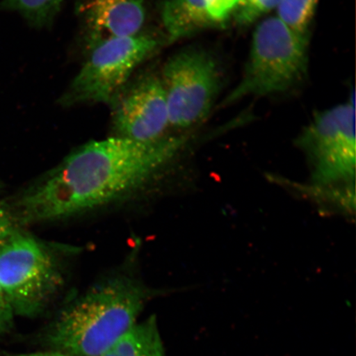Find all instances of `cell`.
<instances>
[{"instance_id":"obj_13","label":"cell","mask_w":356,"mask_h":356,"mask_svg":"<svg viewBox=\"0 0 356 356\" xmlns=\"http://www.w3.org/2000/svg\"><path fill=\"white\" fill-rule=\"evenodd\" d=\"M318 0H282L277 8V17L293 32L309 39Z\"/></svg>"},{"instance_id":"obj_11","label":"cell","mask_w":356,"mask_h":356,"mask_svg":"<svg viewBox=\"0 0 356 356\" xmlns=\"http://www.w3.org/2000/svg\"><path fill=\"white\" fill-rule=\"evenodd\" d=\"M101 356H167L157 318L137 322Z\"/></svg>"},{"instance_id":"obj_2","label":"cell","mask_w":356,"mask_h":356,"mask_svg":"<svg viewBox=\"0 0 356 356\" xmlns=\"http://www.w3.org/2000/svg\"><path fill=\"white\" fill-rule=\"evenodd\" d=\"M146 300L135 280H106L57 315L44 333L47 346L68 356H101L138 322Z\"/></svg>"},{"instance_id":"obj_3","label":"cell","mask_w":356,"mask_h":356,"mask_svg":"<svg viewBox=\"0 0 356 356\" xmlns=\"http://www.w3.org/2000/svg\"><path fill=\"white\" fill-rule=\"evenodd\" d=\"M296 145L311 168V188L319 197L355 210V92L344 104L318 111L300 134Z\"/></svg>"},{"instance_id":"obj_7","label":"cell","mask_w":356,"mask_h":356,"mask_svg":"<svg viewBox=\"0 0 356 356\" xmlns=\"http://www.w3.org/2000/svg\"><path fill=\"white\" fill-rule=\"evenodd\" d=\"M159 75L170 128L185 131L204 123L222 86L216 57L202 49H184L168 58Z\"/></svg>"},{"instance_id":"obj_12","label":"cell","mask_w":356,"mask_h":356,"mask_svg":"<svg viewBox=\"0 0 356 356\" xmlns=\"http://www.w3.org/2000/svg\"><path fill=\"white\" fill-rule=\"evenodd\" d=\"M65 0H3L0 11L19 13L34 29L51 26Z\"/></svg>"},{"instance_id":"obj_9","label":"cell","mask_w":356,"mask_h":356,"mask_svg":"<svg viewBox=\"0 0 356 356\" xmlns=\"http://www.w3.org/2000/svg\"><path fill=\"white\" fill-rule=\"evenodd\" d=\"M149 0H76L75 13L87 50L106 40L145 30Z\"/></svg>"},{"instance_id":"obj_16","label":"cell","mask_w":356,"mask_h":356,"mask_svg":"<svg viewBox=\"0 0 356 356\" xmlns=\"http://www.w3.org/2000/svg\"><path fill=\"white\" fill-rule=\"evenodd\" d=\"M15 316L10 302L0 286V335L10 330Z\"/></svg>"},{"instance_id":"obj_10","label":"cell","mask_w":356,"mask_h":356,"mask_svg":"<svg viewBox=\"0 0 356 356\" xmlns=\"http://www.w3.org/2000/svg\"><path fill=\"white\" fill-rule=\"evenodd\" d=\"M159 17L167 44L222 24L218 17L217 0H162Z\"/></svg>"},{"instance_id":"obj_14","label":"cell","mask_w":356,"mask_h":356,"mask_svg":"<svg viewBox=\"0 0 356 356\" xmlns=\"http://www.w3.org/2000/svg\"><path fill=\"white\" fill-rule=\"evenodd\" d=\"M282 0H239L234 13L236 22L240 25L253 24L266 13L279 7Z\"/></svg>"},{"instance_id":"obj_18","label":"cell","mask_w":356,"mask_h":356,"mask_svg":"<svg viewBox=\"0 0 356 356\" xmlns=\"http://www.w3.org/2000/svg\"><path fill=\"white\" fill-rule=\"evenodd\" d=\"M21 356H68L64 353H60V351L51 350L49 351H44V353H32L28 355H24Z\"/></svg>"},{"instance_id":"obj_6","label":"cell","mask_w":356,"mask_h":356,"mask_svg":"<svg viewBox=\"0 0 356 356\" xmlns=\"http://www.w3.org/2000/svg\"><path fill=\"white\" fill-rule=\"evenodd\" d=\"M62 284L56 256L33 235L17 228L0 245V286L15 315H39Z\"/></svg>"},{"instance_id":"obj_17","label":"cell","mask_w":356,"mask_h":356,"mask_svg":"<svg viewBox=\"0 0 356 356\" xmlns=\"http://www.w3.org/2000/svg\"><path fill=\"white\" fill-rule=\"evenodd\" d=\"M239 0H217V13L222 22L229 19L234 15Z\"/></svg>"},{"instance_id":"obj_19","label":"cell","mask_w":356,"mask_h":356,"mask_svg":"<svg viewBox=\"0 0 356 356\" xmlns=\"http://www.w3.org/2000/svg\"><path fill=\"white\" fill-rule=\"evenodd\" d=\"M19 356H21V355H19Z\"/></svg>"},{"instance_id":"obj_15","label":"cell","mask_w":356,"mask_h":356,"mask_svg":"<svg viewBox=\"0 0 356 356\" xmlns=\"http://www.w3.org/2000/svg\"><path fill=\"white\" fill-rule=\"evenodd\" d=\"M19 228L10 204L0 200V245Z\"/></svg>"},{"instance_id":"obj_4","label":"cell","mask_w":356,"mask_h":356,"mask_svg":"<svg viewBox=\"0 0 356 356\" xmlns=\"http://www.w3.org/2000/svg\"><path fill=\"white\" fill-rule=\"evenodd\" d=\"M309 42L277 16L261 21L252 34L243 76L221 105L248 97L277 95L297 86L308 70Z\"/></svg>"},{"instance_id":"obj_1","label":"cell","mask_w":356,"mask_h":356,"mask_svg":"<svg viewBox=\"0 0 356 356\" xmlns=\"http://www.w3.org/2000/svg\"><path fill=\"white\" fill-rule=\"evenodd\" d=\"M186 142L184 135L153 142L115 136L89 142L10 204L17 225L61 220L113 202L152 179Z\"/></svg>"},{"instance_id":"obj_5","label":"cell","mask_w":356,"mask_h":356,"mask_svg":"<svg viewBox=\"0 0 356 356\" xmlns=\"http://www.w3.org/2000/svg\"><path fill=\"white\" fill-rule=\"evenodd\" d=\"M166 43L163 35L147 32L111 38L89 49L86 62L60 97L64 108L109 105L140 65Z\"/></svg>"},{"instance_id":"obj_8","label":"cell","mask_w":356,"mask_h":356,"mask_svg":"<svg viewBox=\"0 0 356 356\" xmlns=\"http://www.w3.org/2000/svg\"><path fill=\"white\" fill-rule=\"evenodd\" d=\"M108 106L115 136L153 142L168 136V105L159 73L145 71L132 77Z\"/></svg>"}]
</instances>
